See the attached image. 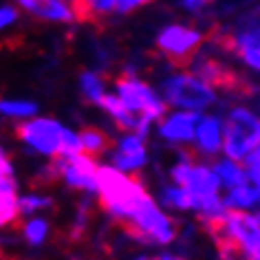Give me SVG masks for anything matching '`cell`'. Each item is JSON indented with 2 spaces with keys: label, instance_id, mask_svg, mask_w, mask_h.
Masks as SVG:
<instances>
[{
  "label": "cell",
  "instance_id": "40",
  "mask_svg": "<svg viewBox=\"0 0 260 260\" xmlns=\"http://www.w3.org/2000/svg\"><path fill=\"white\" fill-rule=\"evenodd\" d=\"M133 260H152L150 256H146V253H141V256H137V258H133Z\"/></svg>",
  "mask_w": 260,
  "mask_h": 260
},
{
  "label": "cell",
  "instance_id": "20",
  "mask_svg": "<svg viewBox=\"0 0 260 260\" xmlns=\"http://www.w3.org/2000/svg\"><path fill=\"white\" fill-rule=\"evenodd\" d=\"M18 205V216H24V218H34V216H40V212H47L53 207V199L49 194H40V192H27V194H20L16 201Z\"/></svg>",
  "mask_w": 260,
  "mask_h": 260
},
{
  "label": "cell",
  "instance_id": "7",
  "mask_svg": "<svg viewBox=\"0 0 260 260\" xmlns=\"http://www.w3.org/2000/svg\"><path fill=\"white\" fill-rule=\"evenodd\" d=\"M214 240H227L236 247L238 253H243L245 260H260V216L258 212L240 214L230 212L218 227L210 232Z\"/></svg>",
  "mask_w": 260,
  "mask_h": 260
},
{
  "label": "cell",
  "instance_id": "27",
  "mask_svg": "<svg viewBox=\"0 0 260 260\" xmlns=\"http://www.w3.org/2000/svg\"><path fill=\"white\" fill-rule=\"evenodd\" d=\"M240 166H243V170L247 174V183L258 187L260 185V148L256 150H251L247 157L240 161Z\"/></svg>",
  "mask_w": 260,
  "mask_h": 260
},
{
  "label": "cell",
  "instance_id": "37",
  "mask_svg": "<svg viewBox=\"0 0 260 260\" xmlns=\"http://www.w3.org/2000/svg\"><path fill=\"white\" fill-rule=\"evenodd\" d=\"M236 247L232 243H227V240H220L218 243V258L220 260H236Z\"/></svg>",
  "mask_w": 260,
  "mask_h": 260
},
{
  "label": "cell",
  "instance_id": "6",
  "mask_svg": "<svg viewBox=\"0 0 260 260\" xmlns=\"http://www.w3.org/2000/svg\"><path fill=\"white\" fill-rule=\"evenodd\" d=\"M168 174H170L172 185L183 187V190L194 194L197 199L220 194V183L212 170V164L194 159V154L190 150H183V148H179L177 159L170 166Z\"/></svg>",
  "mask_w": 260,
  "mask_h": 260
},
{
  "label": "cell",
  "instance_id": "30",
  "mask_svg": "<svg viewBox=\"0 0 260 260\" xmlns=\"http://www.w3.org/2000/svg\"><path fill=\"white\" fill-rule=\"evenodd\" d=\"M20 20V11L14 5H0V31L14 27V24Z\"/></svg>",
  "mask_w": 260,
  "mask_h": 260
},
{
  "label": "cell",
  "instance_id": "41",
  "mask_svg": "<svg viewBox=\"0 0 260 260\" xmlns=\"http://www.w3.org/2000/svg\"><path fill=\"white\" fill-rule=\"evenodd\" d=\"M243 260H245V258H243Z\"/></svg>",
  "mask_w": 260,
  "mask_h": 260
},
{
  "label": "cell",
  "instance_id": "17",
  "mask_svg": "<svg viewBox=\"0 0 260 260\" xmlns=\"http://www.w3.org/2000/svg\"><path fill=\"white\" fill-rule=\"evenodd\" d=\"M197 214H199L201 223L207 227V232H212L214 227H218L223 223L230 212H227L225 205H223V194H212V197L201 199Z\"/></svg>",
  "mask_w": 260,
  "mask_h": 260
},
{
  "label": "cell",
  "instance_id": "11",
  "mask_svg": "<svg viewBox=\"0 0 260 260\" xmlns=\"http://www.w3.org/2000/svg\"><path fill=\"white\" fill-rule=\"evenodd\" d=\"M201 119V113H185V110H168L166 117L157 123V135L166 144L183 148L192 146L194 128Z\"/></svg>",
  "mask_w": 260,
  "mask_h": 260
},
{
  "label": "cell",
  "instance_id": "35",
  "mask_svg": "<svg viewBox=\"0 0 260 260\" xmlns=\"http://www.w3.org/2000/svg\"><path fill=\"white\" fill-rule=\"evenodd\" d=\"M16 174V166L11 164V159L7 157L5 148L0 146V177H14Z\"/></svg>",
  "mask_w": 260,
  "mask_h": 260
},
{
  "label": "cell",
  "instance_id": "19",
  "mask_svg": "<svg viewBox=\"0 0 260 260\" xmlns=\"http://www.w3.org/2000/svg\"><path fill=\"white\" fill-rule=\"evenodd\" d=\"M77 84H80V93L84 95V100L95 104V106L102 102V97L108 93L106 80H104L97 71H82L80 77H77Z\"/></svg>",
  "mask_w": 260,
  "mask_h": 260
},
{
  "label": "cell",
  "instance_id": "24",
  "mask_svg": "<svg viewBox=\"0 0 260 260\" xmlns=\"http://www.w3.org/2000/svg\"><path fill=\"white\" fill-rule=\"evenodd\" d=\"M90 210H93V197L84 194L73 216V227H71V236L73 238H82L86 234L88 223H90Z\"/></svg>",
  "mask_w": 260,
  "mask_h": 260
},
{
  "label": "cell",
  "instance_id": "2",
  "mask_svg": "<svg viewBox=\"0 0 260 260\" xmlns=\"http://www.w3.org/2000/svg\"><path fill=\"white\" fill-rule=\"evenodd\" d=\"M161 100L168 110H185V113H201L210 110L218 102L216 88L194 77L190 71H177L168 75L161 84Z\"/></svg>",
  "mask_w": 260,
  "mask_h": 260
},
{
  "label": "cell",
  "instance_id": "18",
  "mask_svg": "<svg viewBox=\"0 0 260 260\" xmlns=\"http://www.w3.org/2000/svg\"><path fill=\"white\" fill-rule=\"evenodd\" d=\"M0 117L5 119H14V121H29L38 117V104L31 100H16V97H9V100H0Z\"/></svg>",
  "mask_w": 260,
  "mask_h": 260
},
{
  "label": "cell",
  "instance_id": "4",
  "mask_svg": "<svg viewBox=\"0 0 260 260\" xmlns=\"http://www.w3.org/2000/svg\"><path fill=\"white\" fill-rule=\"evenodd\" d=\"M260 148V119L247 106H234L223 119V152L225 159L240 164L251 150Z\"/></svg>",
  "mask_w": 260,
  "mask_h": 260
},
{
  "label": "cell",
  "instance_id": "28",
  "mask_svg": "<svg viewBox=\"0 0 260 260\" xmlns=\"http://www.w3.org/2000/svg\"><path fill=\"white\" fill-rule=\"evenodd\" d=\"M115 150L121 154H141V152H148V148H146V141L135 137L133 133H123L121 137L117 139Z\"/></svg>",
  "mask_w": 260,
  "mask_h": 260
},
{
  "label": "cell",
  "instance_id": "38",
  "mask_svg": "<svg viewBox=\"0 0 260 260\" xmlns=\"http://www.w3.org/2000/svg\"><path fill=\"white\" fill-rule=\"evenodd\" d=\"M20 243V234H0V247H11Z\"/></svg>",
  "mask_w": 260,
  "mask_h": 260
},
{
  "label": "cell",
  "instance_id": "31",
  "mask_svg": "<svg viewBox=\"0 0 260 260\" xmlns=\"http://www.w3.org/2000/svg\"><path fill=\"white\" fill-rule=\"evenodd\" d=\"M18 199V181L16 177H0V201Z\"/></svg>",
  "mask_w": 260,
  "mask_h": 260
},
{
  "label": "cell",
  "instance_id": "25",
  "mask_svg": "<svg viewBox=\"0 0 260 260\" xmlns=\"http://www.w3.org/2000/svg\"><path fill=\"white\" fill-rule=\"evenodd\" d=\"M234 49H236V53H247V51H256L260 49V31L258 27L253 24V27H245L236 31V36H234Z\"/></svg>",
  "mask_w": 260,
  "mask_h": 260
},
{
  "label": "cell",
  "instance_id": "9",
  "mask_svg": "<svg viewBox=\"0 0 260 260\" xmlns=\"http://www.w3.org/2000/svg\"><path fill=\"white\" fill-rule=\"evenodd\" d=\"M64 123L55 117H34L29 121H22L18 126V137L29 152L40 154V157L55 159L60 152V133Z\"/></svg>",
  "mask_w": 260,
  "mask_h": 260
},
{
  "label": "cell",
  "instance_id": "8",
  "mask_svg": "<svg viewBox=\"0 0 260 260\" xmlns=\"http://www.w3.org/2000/svg\"><path fill=\"white\" fill-rule=\"evenodd\" d=\"M201 44H203V34L197 27L181 24V22L166 24L157 36V49L170 62H177V64L190 62L199 53Z\"/></svg>",
  "mask_w": 260,
  "mask_h": 260
},
{
  "label": "cell",
  "instance_id": "5",
  "mask_svg": "<svg viewBox=\"0 0 260 260\" xmlns=\"http://www.w3.org/2000/svg\"><path fill=\"white\" fill-rule=\"evenodd\" d=\"M115 97L128 115L144 117L150 123H159L168 113L161 95L139 75H123L115 82Z\"/></svg>",
  "mask_w": 260,
  "mask_h": 260
},
{
  "label": "cell",
  "instance_id": "34",
  "mask_svg": "<svg viewBox=\"0 0 260 260\" xmlns=\"http://www.w3.org/2000/svg\"><path fill=\"white\" fill-rule=\"evenodd\" d=\"M179 7L185 9L187 14H192V16H201L203 14V9L207 7V3L205 0H181Z\"/></svg>",
  "mask_w": 260,
  "mask_h": 260
},
{
  "label": "cell",
  "instance_id": "22",
  "mask_svg": "<svg viewBox=\"0 0 260 260\" xmlns=\"http://www.w3.org/2000/svg\"><path fill=\"white\" fill-rule=\"evenodd\" d=\"M51 234V223L47 216L27 218L22 225V238L29 247H42Z\"/></svg>",
  "mask_w": 260,
  "mask_h": 260
},
{
  "label": "cell",
  "instance_id": "16",
  "mask_svg": "<svg viewBox=\"0 0 260 260\" xmlns=\"http://www.w3.org/2000/svg\"><path fill=\"white\" fill-rule=\"evenodd\" d=\"M212 170L220 183V190L230 192L234 187H240V185L247 183V174L243 170V166L236 164V161H232V159H225V157L216 159L212 164Z\"/></svg>",
  "mask_w": 260,
  "mask_h": 260
},
{
  "label": "cell",
  "instance_id": "13",
  "mask_svg": "<svg viewBox=\"0 0 260 260\" xmlns=\"http://www.w3.org/2000/svg\"><path fill=\"white\" fill-rule=\"evenodd\" d=\"M18 7L47 22L69 24L77 20V9L71 3H64V0H20Z\"/></svg>",
  "mask_w": 260,
  "mask_h": 260
},
{
  "label": "cell",
  "instance_id": "33",
  "mask_svg": "<svg viewBox=\"0 0 260 260\" xmlns=\"http://www.w3.org/2000/svg\"><path fill=\"white\" fill-rule=\"evenodd\" d=\"M86 7L90 14H95V16H110L115 9V0H93Z\"/></svg>",
  "mask_w": 260,
  "mask_h": 260
},
{
  "label": "cell",
  "instance_id": "29",
  "mask_svg": "<svg viewBox=\"0 0 260 260\" xmlns=\"http://www.w3.org/2000/svg\"><path fill=\"white\" fill-rule=\"evenodd\" d=\"M18 199H7V201H0V230L9 227L11 223H16L18 218Z\"/></svg>",
  "mask_w": 260,
  "mask_h": 260
},
{
  "label": "cell",
  "instance_id": "32",
  "mask_svg": "<svg viewBox=\"0 0 260 260\" xmlns=\"http://www.w3.org/2000/svg\"><path fill=\"white\" fill-rule=\"evenodd\" d=\"M141 7H144V0H115L113 14H117V16H128V14H133V11H137Z\"/></svg>",
  "mask_w": 260,
  "mask_h": 260
},
{
  "label": "cell",
  "instance_id": "12",
  "mask_svg": "<svg viewBox=\"0 0 260 260\" xmlns=\"http://www.w3.org/2000/svg\"><path fill=\"white\" fill-rule=\"evenodd\" d=\"M192 146L201 157L212 159L220 154L223 148V117L216 113H203L194 128V139Z\"/></svg>",
  "mask_w": 260,
  "mask_h": 260
},
{
  "label": "cell",
  "instance_id": "10",
  "mask_svg": "<svg viewBox=\"0 0 260 260\" xmlns=\"http://www.w3.org/2000/svg\"><path fill=\"white\" fill-rule=\"evenodd\" d=\"M51 166L57 172V177L64 181V185L71 190L84 192L88 197H95L97 183H95V174H97V161L88 154H75V157H55L51 159Z\"/></svg>",
  "mask_w": 260,
  "mask_h": 260
},
{
  "label": "cell",
  "instance_id": "15",
  "mask_svg": "<svg viewBox=\"0 0 260 260\" xmlns=\"http://www.w3.org/2000/svg\"><path fill=\"white\" fill-rule=\"evenodd\" d=\"M223 205L227 212H240V214H249V212H258L260 205V187H253L249 183L234 187V190L225 192L223 197Z\"/></svg>",
  "mask_w": 260,
  "mask_h": 260
},
{
  "label": "cell",
  "instance_id": "14",
  "mask_svg": "<svg viewBox=\"0 0 260 260\" xmlns=\"http://www.w3.org/2000/svg\"><path fill=\"white\" fill-rule=\"evenodd\" d=\"M154 201H157V205L166 214L168 212H197L199 203H201V199H197L194 194L183 190V187L172 185V183H168V185L161 187L159 197Z\"/></svg>",
  "mask_w": 260,
  "mask_h": 260
},
{
  "label": "cell",
  "instance_id": "39",
  "mask_svg": "<svg viewBox=\"0 0 260 260\" xmlns=\"http://www.w3.org/2000/svg\"><path fill=\"white\" fill-rule=\"evenodd\" d=\"M152 260H185V258L179 256V253H172V251H161L159 256H154Z\"/></svg>",
  "mask_w": 260,
  "mask_h": 260
},
{
  "label": "cell",
  "instance_id": "23",
  "mask_svg": "<svg viewBox=\"0 0 260 260\" xmlns=\"http://www.w3.org/2000/svg\"><path fill=\"white\" fill-rule=\"evenodd\" d=\"M80 135V146H82V152L88 154V157H97V154L106 152L108 148V137L97 128H82L77 130Z\"/></svg>",
  "mask_w": 260,
  "mask_h": 260
},
{
  "label": "cell",
  "instance_id": "1",
  "mask_svg": "<svg viewBox=\"0 0 260 260\" xmlns=\"http://www.w3.org/2000/svg\"><path fill=\"white\" fill-rule=\"evenodd\" d=\"M95 183H97L95 194L100 197L102 205L106 207L108 216L115 220H121V223H126L130 210L146 194V187L139 179L126 177V174L117 172L115 168H110L108 164L97 166Z\"/></svg>",
  "mask_w": 260,
  "mask_h": 260
},
{
  "label": "cell",
  "instance_id": "26",
  "mask_svg": "<svg viewBox=\"0 0 260 260\" xmlns=\"http://www.w3.org/2000/svg\"><path fill=\"white\" fill-rule=\"evenodd\" d=\"M75 154H82V146H80V135H77V130L64 126L62 133H60V152H57V157H75Z\"/></svg>",
  "mask_w": 260,
  "mask_h": 260
},
{
  "label": "cell",
  "instance_id": "21",
  "mask_svg": "<svg viewBox=\"0 0 260 260\" xmlns=\"http://www.w3.org/2000/svg\"><path fill=\"white\" fill-rule=\"evenodd\" d=\"M150 161V154L148 152H141V154H121L117 150H110V157H108V166L115 168L117 172L126 174V177H133L137 174L139 170H144Z\"/></svg>",
  "mask_w": 260,
  "mask_h": 260
},
{
  "label": "cell",
  "instance_id": "36",
  "mask_svg": "<svg viewBox=\"0 0 260 260\" xmlns=\"http://www.w3.org/2000/svg\"><path fill=\"white\" fill-rule=\"evenodd\" d=\"M240 60H243V64H245L247 69L258 71V69H260V49L247 51V53H240Z\"/></svg>",
  "mask_w": 260,
  "mask_h": 260
},
{
  "label": "cell",
  "instance_id": "3",
  "mask_svg": "<svg viewBox=\"0 0 260 260\" xmlns=\"http://www.w3.org/2000/svg\"><path fill=\"white\" fill-rule=\"evenodd\" d=\"M128 234L137 243L146 245H170L177 240L179 230L174 225V220L157 205L150 194H144L139 199V203L130 210L128 214Z\"/></svg>",
  "mask_w": 260,
  "mask_h": 260
}]
</instances>
